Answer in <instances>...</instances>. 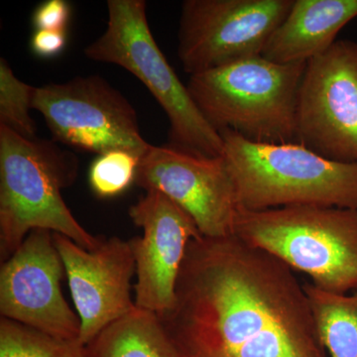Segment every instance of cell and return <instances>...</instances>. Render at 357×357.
I'll list each match as a JSON object with an SVG mask.
<instances>
[{
    "instance_id": "6da1fadb",
    "label": "cell",
    "mask_w": 357,
    "mask_h": 357,
    "mask_svg": "<svg viewBox=\"0 0 357 357\" xmlns=\"http://www.w3.org/2000/svg\"><path fill=\"white\" fill-rule=\"evenodd\" d=\"M158 317L183 357H328L293 270L236 236L192 239Z\"/></svg>"
},
{
    "instance_id": "7a4b0ae2",
    "label": "cell",
    "mask_w": 357,
    "mask_h": 357,
    "mask_svg": "<svg viewBox=\"0 0 357 357\" xmlns=\"http://www.w3.org/2000/svg\"><path fill=\"white\" fill-rule=\"evenodd\" d=\"M79 160L54 140L23 137L0 126V259L6 261L34 229L50 230L93 251V236L70 213L63 190L77 181Z\"/></svg>"
},
{
    "instance_id": "3957f363",
    "label": "cell",
    "mask_w": 357,
    "mask_h": 357,
    "mask_svg": "<svg viewBox=\"0 0 357 357\" xmlns=\"http://www.w3.org/2000/svg\"><path fill=\"white\" fill-rule=\"evenodd\" d=\"M238 211L295 206L357 210V163L333 161L300 143H260L220 131Z\"/></svg>"
},
{
    "instance_id": "277c9868",
    "label": "cell",
    "mask_w": 357,
    "mask_h": 357,
    "mask_svg": "<svg viewBox=\"0 0 357 357\" xmlns=\"http://www.w3.org/2000/svg\"><path fill=\"white\" fill-rule=\"evenodd\" d=\"M234 236L307 274L321 290L357 291V210L295 206L238 211Z\"/></svg>"
},
{
    "instance_id": "5b68a950",
    "label": "cell",
    "mask_w": 357,
    "mask_h": 357,
    "mask_svg": "<svg viewBox=\"0 0 357 357\" xmlns=\"http://www.w3.org/2000/svg\"><path fill=\"white\" fill-rule=\"evenodd\" d=\"M307 63L255 56L190 76L187 86L218 132L260 143L296 142L298 93Z\"/></svg>"
},
{
    "instance_id": "8992f818",
    "label": "cell",
    "mask_w": 357,
    "mask_h": 357,
    "mask_svg": "<svg viewBox=\"0 0 357 357\" xmlns=\"http://www.w3.org/2000/svg\"><path fill=\"white\" fill-rule=\"evenodd\" d=\"M96 62L121 66L152 93L168 116L169 146L199 157H220L223 139L206 121L155 40L144 0H109L102 36L84 49Z\"/></svg>"
},
{
    "instance_id": "52a82bcc",
    "label": "cell",
    "mask_w": 357,
    "mask_h": 357,
    "mask_svg": "<svg viewBox=\"0 0 357 357\" xmlns=\"http://www.w3.org/2000/svg\"><path fill=\"white\" fill-rule=\"evenodd\" d=\"M33 109L54 141L98 155L124 150L142 157L151 145L141 135L135 109L100 76L77 77L35 89Z\"/></svg>"
},
{
    "instance_id": "ba28073f",
    "label": "cell",
    "mask_w": 357,
    "mask_h": 357,
    "mask_svg": "<svg viewBox=\"0 0 357 357\" xmlns=\"http://www.w3.org/2000/svg\"><path fill=\"white\" fill-rule=\"evenodd\" d=\"M293 0H185L178 57L192 75L255 57L287 15Z\"/></svg>"
},
{
    "instance_id": "9c48e42d",
    "label": "cell",
    "mask_w": 357,
    "mask_h": 357,
    "mask_svg": "<svg viewBox=\"0 0 357 357\" xmlns=\"http://www.w3.org/2000/svg\"><path fill=\"white\" fill-rule=\"evenodd\" d=\"M296 142L325 158L357 163V42L337 40L307 63Z\"/></svg>"
},
{
    "instance_id": "30bf717a",
    "label": "cell",
    "mask_w": 357,
    "mask_h": 357,
    "mask_svg": "<svg viewBox=\"0 0 357 357\" xmlns=\"http://www.w3.org/2000/svg\"><path fill=\"white\" fill-rule=\"evenodd\" d=\"M66 270L53 232L34 229L0 268V314L59 340L79 342L81 319L61 289Z\"/></svg>"
},
{
    "instance_id": "8fae6325",
    "label": "cell",
    "mask_w": 357,
    "mask_h": 357,
    "mask_svg": "<svg viewBox=\"0 0 357 357\" xmlns=\"http://www.w3.org/2000/svg\"><path fill=\"white\" fill-rule=\"evenodd\" d=\"M135 184L172 199L192 218L204 237L234 236L238 206L222 156L199 157L169 145H151L140 158Z\"/></svg>"
},
{
    "instance_id": "7c38bea8",
    "label": "cell",
    "mask_w": 357,
    "mask_h": 357,
    "mask_svg": "<svg viewBox=\"0 0 357 357\" xmlns=\"http://www.w3.org/2000/svg\"><path fill=\"white\" fill-rule=\"evenodd\" d=\"M143 236L129 241L136 265L135 306L157 316L172 309L178 273L192 239L202 236L192 218L158 191H146L129 208Z\"/></svg>"
},
{
    "instance_id": "4fadbf2b",
    "label": "cell",
    "mask_w": 357,
    "mask_h": 357,
    "mask_svg": "<svg viewBox=\"0 0 357 357\" xmlns=\"http://www.w3.org/2000/svg\"><path fill=\"white\" fill-rule=\"evenodd\" d=\"M70 294L81 319L79 342L86 347L105 328L136 309L131 299L135 258L129 241L103 239L95 250H86L69 237L53 234Z\"/></svg>"
},
{
    "instance_id": "5bb4252c",
    "label": "cell",
    "mask_w": 357,
    "mask_h": 357,
    "mask_svg": "<svg viewBox=\"0 0 357 357\" xmlns=\"http://www.w3.org/2000/svg\"><path fill=\"white\" fill-rule=\"evenodd\" d=\"M356 17L357 0H293L261 56L278 64L307 63L328 51Z\"/></svg>"
},
{
    "instance_id": "9a60e30c",
    "label": "cell",
    "mask_w": 357,
    "mask_h": 357,
    "mask_svg": "<svg viewBox=\"0 0 357 357\" xmlns=\"http://www.w3.org/2000/svg\"><path fill=\"white\" fill-rule=\"evenodd\" d=\"M86 357H183L159 317L136 309L86 345Z\"/></svg>"
},
{
    "instance_id": "2e32d148",
    "label": "cell",
    "mask_w": 357,
    "mask_h": 357,
    "mask_svg": "<svg viewBox=\"0 0 357 357\" xmlns=\"http://www.w3.org/2000/svg\"><path fill=\"white\" fill-rule=\"evenodd\" d=\"M304 288L328 357H357V291L330 293L312 284Z\"/></svg>"
},
{
    "instance_id": "e0dca14e",
    "label": "cell",
    "mask_w": 357,
    "mask_h": 357,
    "mask_svg": "<svg viewBox=\"0 0 357 357\" xmlns=\"http://www.w3.org/2000/svg\"><path fill=\"white\" fill-rule=\"evenodd\" d=\"M0 357H86V351L77 340H59L1 318Z\"/></svg>"
},
{
    "instance_id": "ac0fdd59",
    "label": "cell",
    "mask_w": 357,
    "mask_h": 357,
    "mask_svg": "<svg viewBox=\"0 0 357 357\" xmlns=\"http://www.w3.org/2000/svg\"><path fill=\"white\" fill-rule=\"evenodd\" d=\"M35 89L15 76L6 59H0V126L28 139L36 138V123L30 115Z\"/></svg>"
},
{
    "instance_id": "d6986e66",
    "label": "cell",
    "mask_w": 357,
    "mask_h": 357,
    "mask_svg": "<svg viewBox=\"0 0 357 357\" xmlns=\"http://www.w3.org/2000/svg\"><path fill=\"white\" fill-rule=\"evenodd\" d=\"M140 157L124 150H114L98 155L91 163L89 182L100 199H110L123 194L135 183Z\"/></svg>"
},
{
    "instance_id": "ffe728a7",
    "label": "cell",
    "mask_w": 357,
    "mask_h": 357,
    "mask_svg": "<svg viewBox=\"0 0 357 357\" xmlns=\"http://www.w3.org/2000/svg\"><path fill=\"white\" fill-rule=\"evenodd\" d=\"M70 6L65 0L42 2L33 14V25L36 30L66 32L70 21Z\"/></svg>"
},
{
    "instance_id": "44dd1931",
    "label": "cell",
    "mask_w": 357,
    "mask_h": 357,
    "mask_svg": "<svg viewBox=\"0 0 357 357\" xmlns=\"http://www.w3.org/2000/svg\"><path fill=\"white\" fill-rule=\"evenodd\" d=\"M67 44L66 32L36 30L31 38V49L40 58L57 57Z\"/></svg>"
}]
</instances>
